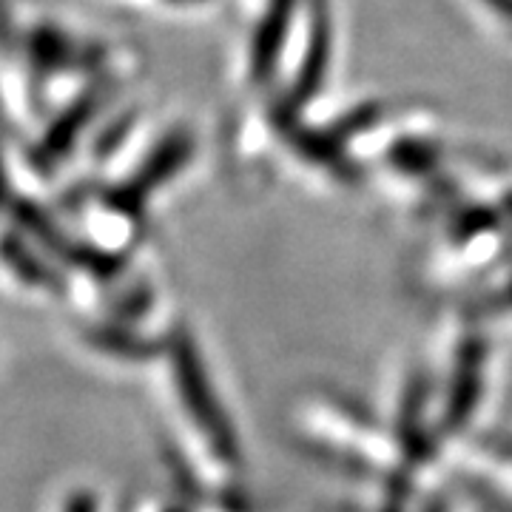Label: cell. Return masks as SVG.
<instances>
[{
	"instance_id": "cell-2",
	"label": "cell",
	"mask_w": 512,
	"mask_h": 512,
	"mask_svg": "<svg viewBox=\"0 0 512 512\" xmlns=\"http://www.w3.org/2000/svg\"><path fill=\"white\" fill-rule=\"evenodd\" d=\"M330 55V15L328 0H316L311 15V46L305 55V66L293 83L291 100H288V111L299 109L311 100L313 94L319 92V83L325 77V66H328Z\"/></svg>"
},
{
	"instance_id": "cell-3",
	"label": "cell",
	"mask_w": 512,
	"mask_h": 512,
	"mask_svg": "<svg viewBox=\"0 0 512 512\" xmlns=\"http://www.w3.org/2000/svg\"><path fill=\"white\" fill-rule=\"evenodd\" d=\"M296 0H271V9L259 26V35H256L254 46V72L256 77H265L274 66L276 55L282 49V40L288 32V23H291V12Z\"/></svg>"
},
{
	"instance_id": "cell-4",
	"label": "cell",
	"mask_w": 512,
	"mask_h": 512,
	"mask_svg": "<svg viewBox=\"0 0 512 512\" xmlns=\"http://www.w3.org/2000/svg\"><path fill=\"white\" fill-rule=\"evenodd\" d=\"M478 382H481V353L467 350L461 356V370H458L456 390H453V402H450V419L461 421L478 396Z\"/></svg>"
},
{
	"instance_id": "cell-1",
	"label": "cell",
	"mask_w": 512,
	"mask_h": 512,
	"mask_svg": "<svg viewBox=\"0 0 512 512\" xmlns=\"http://www.w3.org/2000/svg\"><path fill=\"white\" fill-rule=\"evenodd\" d=\"M174 367H177V379H180V393H183L191 416L200 421V427L208 433V439L217 447V453H222L225 458L234 456L231 427L222 419L220 404L208 390L200 359H197V353L191 350V345L185 339H180L177 348H174Z\"/></svg>"
}]
</instances>
